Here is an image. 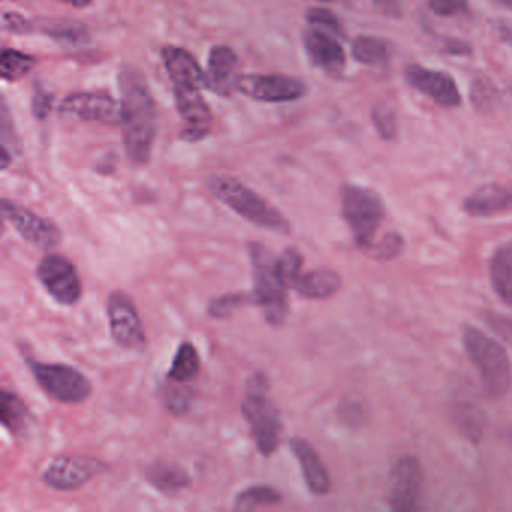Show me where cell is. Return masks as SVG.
Returning <instances> with one entry per match:
<instances>
[{
    "label": "cell",
    "instance_id": "obj_36",
    "mask_svg": "<svg viewBox=\"0 0 512 512\" xmlns=\"http://www.w3.org/2000/svg\"><path fill=\"white\" fill-rule=\"evenodd\" d=\"M307 20L314 28L323 29L335 37H344L343 26L332 11L325 10V8H311L308 10Z\"/></svg>",
    "mask_w": 512,
    "mask_h": 512
},
{
    "label": "cell",
    "instance_id": "obj_31",
    "mask_svg": "<svg viewBox=\"0 0 512 512\" xmlns=\"http://www.w3.org/2000/svg\"><path fill=\"white\" fill-rule=\"evenodd\" d=\"M37 61L26 53L14 49H4L2 52V79L5 82H17L26 74L31 73Z\"/></svg>",
    "mask_w": 512,
    "mask_h": 512
},
{
    "label": "cell",
    "instance_id": "obj_16",
    "mask_svg": "<svg viewBox=\"0 0 512 512\" xmlns=\"http://www.w3.org/2000/svg\"><path fill=\"white\" fill-rule=\"evenodd\" d=\"M176 109L188 127L181 133L185 142H199L211 131L212 112L202 95V88L173 85Z\"/></svg>",
    "mask_w": 512,
    "mask_h": 512
},
{
    "label": "cell",
    "instance_id": "obj_3",
    "mask_svg": "<svg viewBox=\"0 0 512 512\" xmlns=\"http://www.w3.org/2000/svg\"><path fill=\"white\" fill-rule=\"evenodd\" d=\"M254 280V305L260 308L269 325L278 328L289 314L287 287L277 269V257L262 242L248 244Z\"/></svg>",
    "mask_w": 512,
    "mask_h": 512
},
{
    "label": "cell",
    "instance_id": "obj_28",
    "mask_svg": "<svg viewBox=\"0 0 512 512\" xmlns=\"http://www.w3.org/2000/svg\"><path fill=\"white\" fill-rule=\"evenodd\" d=\"M283 500V494L272 485L256 484L245 488L236 496V511H254V509L274 506Z\"/></svg>",
    "mask_w": 512,
    "mask_h": 512
},
{
    "label": "cell",
    "instance_id": "obj_13",
    "mask_svg": "<svg viewBox=\"0 0 512 512\" xmlns=\"http://www.w3.org/2000/svg\"><path fill=\"white\" fill-rule=\"evenodd\" d=\"M424 472L418 458L404 455L395 463L389 479L388 503L392 511L412 512L421 499Z\"/></svg>",
    "mask_w": 512,
    "mask_h": 512
},
{
    "label": "cell",
    "instance_id": "obj_23",
    "mask_svg": "<svg viewBox=\"0 0 512 512\" xmlns=\"http://www.w3.org/2000/svg\"><path fill=\"white\" fill-rule=\"evenodd\" d=\"M341 289V277L332 269L320 268L301 274L293 290L305 299H328Z\"/></svg>",
    "mask_w": 512,
    "mask_h": 512
},
{
    "label": "cell",
    "instance_id": "obj_11",
    "mask_svg": "<svg viewBox=\"0 0 512 512\" xmlns=\"http://www.w3.org/2000/svg\"><path fill=\"white\" fill-rule=\"evenodd\" d=\"M107 469H109L107 463L98 458L85 457V455H61L47 466L41 479L53 490L76 491Z\"/></svg>",
    "mask_w": 512,
    "mask_h": 512
},
{
    "label": "cell",
    "instance_id": "obj_14",
    "mask_svg": "<svg viewBox=\"0 0 512 512\" xmlns=\"http://www.w3.org/2000/svg\"><path fill=\"white\" fill-rule=\"evenodd\" d=\"M238 91L250 97L251 100L262 101V103H289L304 97L307 94V86L301 80L280 76V74H272V76L250 74V76H241Z\"/></svg>",
    "mask_w": 512,
    "mask_h": 512
},
{
    "label": "cell",
    "instance_id": "obj_37",
    "mask_svg": "<svg viewBox=\"0 0 512 512\" xmlns=\"http://www.w3.org/2000/svg\"><path fill=\"white\" fill-rule=\"evenodd\" d=\"M371 118H373L374 128L383 140H392L397 136V118L391 107L382 106V104L374 107Z\"/></svg>",
    "mask_w": 512,
    "mask_h": 512
},
{
    "label": "cell",
    "instance_id": "obj_6",
    "mask_svg": "<svg viewBox=\"0 0 512 512\" xmlns=\"http://www.w3.org/2000/svg\"><path fill=\"white\" fill-rule=\"evenodd\" d=\"M341 209L358 247L370 250L386 214L379 194L359 185H344L341 188Z\"/></svg>",
    "mask_w": 512,
    "mask_h": 512
},
{
    "label": "cell",
    "instance_id": "obj_24",
    "mask_svg": "<svg viewBox=\"0 0 512 512\" xmlns=\"http://www.w3.org/2000/svg\"><path fill=\"white\" fill-rule=\"evenodd\" d=\"M490 280L500 301L512 307V244L497 248L490 263Z\"/></svg>",
    "mask_w": 512,
    "mask_h": 512
},
{
    "label": "cell",
    "instance_id": "obj_19",
    "mask_svg": "<svg viewBox=\"0 0 512 512\" xmlns=\"http://www.w3.org/2000/svg\"><path fill=\"white\" fill-rule=\"evenodd\" d=\"M290 449L301 466L302 476H304L308 490L316 496L328 494L331 490V478H329L328 469L320 460L316 449L302 437H292Z\"/></svg>",
    "mask_w": 512,
    "mask_h": 512
},
{
    "label": "cell",
    "instance_id": "obj_43",
    "mask_svg": "<svg viewBox=\"0 0 512 512\" xmlns=\"http://www.w3.org/2000/svg\"><path fill=\"white\" fill-rule=\"evenodd\" d=\"M53 95L43 89L35 91L34 100H32V110L35 118L46 119L52 112Z\"/></svg>",
    "mask_w": 512,
    "mask_h": 512
},
{
    "label": "cell",
    "instance_id": "obj_41",
    "mask_svg": "<svg viewBox=\"0 0 512 512\" xmlns=\"http://www.w3.org/2000/svg\"><path fill=\"white\" fill-rule=\"evenodd\" d=\"M340 418L344 424L352 425V427L361 425L365 419L364 407L355 401H347V403L341 404Z\"/></svg>",
    "mask_w": 512,
    "mask_h": 512
},
{
    "label": "cell",
    "instance_id": "obj_46",
    "mask_svg": "<svg viewBox=\"0 0 512 512\" xmlns=\"http://www.w3.org/2000/svg\"><path fill=\"white\" fill-rule=\"evenodd\" d=\"M497 35H499V38L503 43L508 44V46H512V28L500 26V28L497 29Z\"/></svg>",
    "mask_w": 512,
    "mask_h": 512
},
{
    "label": "cell",
    "instance_id": "obj_38",
    "mask_svg": "<svg viewBox=\"0 0 512 512\" xmlns=\"http://www.w3.org/2000/svg\"><path fill=\"white\" fill-rule=\"evenodd\" d=\"M404 239L398 233H389L376 247L371 248L374 251V257L379 260H392L403 251Z\"/></svg>",
    "mask_w": 512,
    "mask_h": 512
},
{
    "label": "cell",
    "instance_id": "obj_45",
    "mask_svg": "<svg viewBox=\"0 0 512 512\" xmlns=\"http://www.w3.org/2000/svg\"><path fill=\"white\" fill-rule=\"evenodd\" d=\"M446 53L452 56H467L472 53V49L467 46L463 41L458 40H448L445 43V47H443Z\"/></svg>",
    "mask_w": 512,
    "mask_h": 512
},
{
    "label": "cell",
    "instance_id": "obj_32",
    "mask_svg": "<svg viewBox=\"0 0 512 512\" xmlns=\"http://www.w3.org/2000/svg\"><path fill=\"white\" fill-rule=\"evenodd\" d=\"M248 304H254L253 292L227 293V295L218 296L209 302L208 313L212 319H229L239 308Z\"/></svg>",
    "mask_w": 512,
    "mask_h": 512
},
{
    "label": "cell",
    "instance_id": "obj_20",
    "mask_svg": "<svg viewBox=\"0 0 512 512\" xmlns=\"http://www.w3.org/2000/svg\"><path fill=\"white\" fill-rule=\"evenodd\" d=\"M164 67L169 73L173 85L196 86V88L208 89V76L202 70L193 55L181 47H164Z\"/></svg>",
    "mask_w": 512,
    "mask_h": 512
},
{
    "label": "cell",
    "instance_id": "obj_7",
    "mask_svg": "<svg viewBox=\"0 0 512 512\" xmlns=\"http://www.w3.org/2000/svg\"><path fill=\"white\" fill-rule=\"evenodd\" d=\"M35 382L55 401L80 404L92 395V383L82 371L61 362H41L28 359Z\"/></svg>",
    "mask_w": 512,
    "mask_h": 512
},
{
    "label": "cell",
    "instance_id": "obj_12",
    "mask_svg": "<svg viewBox=\"0 0 512 512\" xmlns=\"http://www.w3.org/2000/svg\"><path fill=\"white\" fill-rule=\"evenodd\" d=\"M59 116L67 121L121 124V103L104 92H76L62 101Z\"/></svg>",
    "mask_w": 512,
    "mask_h": 512
},
{
    "label": "cell",
    "instance_id": "obj_4",
    "mask_svg": "<svg viewBox=\"0 0 512 512\" xmlns=\"http://www.w3.org/2000/svg\"><path fill=\"white\" fill-rule=\"evenodd\" d=\"M241 412L250 425L260 454L263 457L274 455L281 443L283 422L277 404L269 397L268 377L260 371L248 380L247 395L242 401Z\"/></svg>",
    "mask_w": 512,
    "mask_h": 512
},
{
    "label": "cell",
    "instance_id": "obj_26",
    "mask_svg": "<svg viewBox=\"0 0 512 512\" xmlns=\"http://www.w3.org/2000/svg\"><path fill=\"white\" fill-rule=\"evenodd\" d=\"M0 418L2 425L7 428L11 434L25 433L31 422L32 415L25 401L16 392L2 391V407H0Z\"/></svg>",
    "mask_w": 512,
    "mask_h": 512
},
{
    "label": "cell",
    "instance_id": "obj_42",
    "mask_svg": "<svg viewBox=\"0 0 512 512\" xmlns=\"http://www.w3.org/2000/svg\"><path fill=\"white\" fill-rule=\"evenodd\" d=\"M371 2L379 14L388 19H401L406 7V0H371Z\"/></svg>",
    "mask_w": 512,
    "mask_h": 512
},
{
    "label": "cell",
    "instance_id": "obj_5",
    "mask_svg": "<svg viewBox=\"0 0 512 512\" xmlns=\"http://www.w3.org/2000/svg\"><path fill=\"white\" fill-rule=\"evenodd\" d=\"M463 341L470 361L478 368L485 394L490 398L505 397L512 383L511 361L505 347L473 326L464 328Z\"/></svg>",
    "mask_w": 512,
    "mask_h": 512
},
{
    "label": "cell",
    "instance_id": "obj_47",
    "mask_svg": "<svg viewBox=\"0 0 512 512\" xmlns=\"http://www.w3.org/2000/svg\"><path fill=\"white\" fill-rule=\"evenodd\" d=\"M56 2H62V4H67L74 8H86L92 4V0H56Z\"/></svg>",
    "mask_w": 512,
    "mask_h": 512
},
{
    "label": "cell",
    "instance_id": "obj_17",
    "mask_svg": "<svg viewBox=\"0 0 512 512\" xmlns=\"http://www.w3.org/2000/svg\"><path fill=\"white\" fill-rule=\"evenodd\" d=\"M305 52L314 67L332 77H338L346 67V53L335 35L319 28H311L302 37Z\"/></svg>",
    "mask_w": 512,
    "mask_h": 512
},
{
    "label": "cell",
    "instance_id": "obj_9",
    "mask_svg": "<svg viewBox=\"0 0 512 512\" xmlns=\"http://www.w3.org/2000/svg\"><path fill=\"white\" fill-rule=\"evenodd\" d=\"M37 278L58 304L74 307L82 301V278L76 265L68 257L58 253L44 256L37 266Z\"/></svg>",
    "mask_w": 512,
    "mask_h": 512
},
{
    "label": "cell",
    "instance_id": "obj_30",
    "mask_svg": "<svg viewBox=\"0 0 512 512\" xmlns=\"http://www.w3.org/2000/svg\"><path fill=\"white\" fill-rule=\"evenodd\" d=\"M43 31L62 46H82L89 40V32L85 25L77 22H67V20L47 22L43 26Z\"/></svg>",
    "mask_w": 512,
    "mask_h": 512
},
{
    "label": "cell",
    "instance_id": "obj_25",
    "mask_svg": "<svg viewBox=\"0 0 512 512\" xmlns=\"http://www.w3.org/2000/svg\"><path fill=\"white\" fill-rule=\"evenodd\" d=\"M200 355L196 346L190 341H182L176 350L172 365L167 371V382L190 385L197 379L200 373Z\"/></svg>",
    "mask_w": 512,
    "mask_h": 512
},
{
    "label": "cell",
    "instance_id": "obj_48",
    "mask_svg": "<svg viewBox=\"0 0 512 512\" xmlns=\"http://www.w3.org/2000/svg\"><path fill=\"white\" fill-rule=\"evenodd\" d=\"M496 4H499L500 7L506 8V10L512 11V0H493Z\"/></svg>",
    "mask_w": 512,
    "mask_h": 512
},
{
    "label": "cell",
    "instance_id": "obj_33",
    "mask_svg": "<svg viewBox=\"0 0 512 512\" xmlns=\"http://www.w3.org/2000/svg\"><path fill=\"white\" fill-rule=\"evenodd\" d=\"M302 265H304V257H302L301 251L296 250L295 247H287L277 257L278 274L287 289L293 290L296 281L301 277Z\"/></svg>",
    "mask_w": 512,
    "mask_h": 512
},
{
    "label": "cell",
    "instance_id": "obj_18",
    "mask_svg": "<svg viewBox=\"0 0 512 512\" xmlns=\"http://www.w3.org/2000/svg\"><path fill=\"white\" fill-rule=\"evenodd\" d=\"M239 59L235 50L227 46H217L209 53L208 89L221 97H230L238 91L241 76L238 73Z\"/></svg>",
    "mask_w": 512,
    "mask_h": 512
},
{
    "label": "cell",
    "instance_id": "obj_29",
    "mask_svg": "<svg viewBox=\"0 0 512 512\" xmlns=\"http://www.w3.org/2000/svg\"><path fill=\"white\" fill-rule=\"evenodd\" d=\"M454 421L467 439L472 442L481 440L485 419L484 412L478 404L467 400L455 404Z\"/></svg>",
    "mask_w": 512,
    "mask_h": 512
},
{
    "label": "cell",
    "instance_id": "obj_49",
    "mask_svg": "<svg viewBox=\"0 0 512 512\" xmlns=\"http://www.w3.org/2000/svg\"><path fill=\"white\" fill-rule=\"evenodd\" d=\"M317 2H335V0H317Z\"/></svg>",
    "mask_w": 512,
    "mask_h": 512
},
{
    "label": "cell",
    "instance_id": "obj_21",
    "mask_svg": "<svg viewBox=\"0 0 512 512\" xmlns=\"http://www.w3.org/2000/svg\"><path fill=\"white\" fill-rule=\"evenodd\" d=\"M463 208L472 217H491L512 211V188L497 184L484 185L464 200Z\"/></svg>",
    "mask_w": 512,
    "mask_h": 512
},
{
    "label": "cell",
    "instance_id": "obj_27",
    "mask_svg": "<svg viewBox=\"0 0 512 512\" xmlns=\"http://www.w3.org/2000/svg\"><path fill=\"white\" fill-rule=\"evenodd\" d=\"M352 56L361 65L379 67L389 61L391 47L382 38L361 35L353 41Z\"/></svg>",
    "mask_w": 512,
    "mask_h": 512
},
{
    "label": "cell",
    "instance_id": "obj_22",
    "mask_svg": "<svg viewBox=\"0 0 512 512\" xmlns=\"http://www.w3.org/2000/svg\"><path fill=\"white\" fill-rule=\"evenodd\" d=\"M146 481L166 496H176L190 487V475L178 464L155 461L146 469Z\"/></svg>",
    "mask_w": 512,
    "mask_h": 512
},
{
    "label": "cell",
    "instance_id": "obj_40",
    "mask_svg": "<svg viewBox=\"0 0 512 512\" xmlns=\"http://www.w3.org/2000/svg\"><path fill=\"white\" fill-rule=\"evenodd\" d=\"M2 25H4L5 31L11 32V34H31L35 29L34 23L17 13H5L2 17Z\"/></svg>",
    "mask_w": 512,
    "mask_h": 512
},
{
    "label": "cell",
    "instance_id": "obj_44",
    "mask_svg": "<svg viewBox=\"0 0 512 512\" xmlns=\"http://www.w3.org/2000/svg\"><path fill=\"white\" fill-rule=\"evenodd\" d=\"M487 322L496 331V334L512 344V319L502 316V314L488 313Z\"/></svg>",
    "mask_w": 512,
    "mask_h": 512
},
{
    "label": "cell",
    "instance_id": "obj_10",
    "mask_svg": "<svg viewBox=\"0 0 512 512\" xmlns=\"http://www.w3.org/2000/svg\"><path fill=\"white\" fill-rule=\"evenodd\" d=\"M2 217L10 221L20 238L40 250L50 251L62 242V230L50 218L41 217L25 206L17 205L11 200H2Z\"/></svg>",
    "mask_w": 512,
    "mask_h": 512
},
{
    "label": "cell",
    "instance_id": "obj_8",
    "mask_svg": "<svg viewBox=\"0 0 512 512\" xmlns=\"http://www.w3.org/2000/svg\"><path fill=\"white\" fill-rule=\"evenodd\" d=\"M106 311L113 341L131 352L145 350L148 338L134 299L124 290H115L107 298Z\"/></svg>",
    "mask_w": 512,
    "mask_h": 512
},
{
    "label": "cell",
    "instance_id": "obj_34",
    "mask_svg": "<svg viewBox=\"0 0 512 512\" xmlns=\"http://www.w3.org/2000/svg\"><path fill=\"white\" fill-rule=\"evenodd\" d=\"M497 98H499V94H497L496 86L490 80L485 77L473 80L472 88H470V103L475 110L481 113L493 112Z\"/></svg>",
    "mask_w": 512,
    "mask_h": 512
},
{
    "label": "cell",
    "instance_id": "obj_39",
    "mask_svg": "<svg viewBox=\"0 0 512 512\" xmlns=\"http://www.w3.org/2000/svg\"><path fill=\"white\" fill-rule=\"evenodd\" d=\"M430 10L439 17H455L466 13L469 8L467 0H430Z\"/></svg>",
    "mask_w": 512,
    "mask_h": 512
},
{
    "label": "cell",
    "instance_id": "obj_2",
    "mask_svg": "<svg viewBox=\"0 0 512 512\" xmlns=\"http://www.w3.org/2000/svg\"><path fill=\"white\" fill-rule=\"evenodd\" d=\"M208 188L221 203L229 206L248 223L278 235H289L292 232L290 221L281 211L238 179L214 175L208 179Z\"/></svg>",
    "mask_w": 512,
    "mask_h": 512
},
{
    "label": "cell",
    "instance_id": "obj_35",
    "mask_svg": "<svg viewBox=\"0 0 512 512\" xmlns=\"http://www.w3.org/2000/svg\"><path fill=\"white\" fill-rule=\"evenodd\" d=\"M164 401H166V407L170 412L178 416L185 415L193 403V389L188 385L172 383V386L167 389Z\"/></svg>",
    "mask_w": 512,
    "mask_h": 512
},
{
    "label": "cell",
    "instance_id": "obj_1",
    "mask_svg": "<svg viewBox=\"0 0 512 512\" xmlns=\"http://www.w3.org/2000/svg\"><path fill=\"white\" fill-rule=\"evenodd\" d=\"M118 80L125 151L131 163L145 166L157 136V106L148 82L136 68H122Z\"/></svg>",
    "mask_w": 512,
    "mask_h": 512
},
{
    "label": "cell",
    "instance_id": "obj_15",
    "mask_svg": "<svg viewBox=\"0 0 512 512\" xmlns=\"http://www.w3.org/2000/svg\"><path fill=\"white\" fill-rule=\"evenodd\" d=\"M404 80L410 88L430 98L437 106L454 109L461 104L457 82L445 71L431 70L413 64L404 70Z\"/></svg>",
    "mask_w": 512,
    "mask_h": 512
}]
</instances>
